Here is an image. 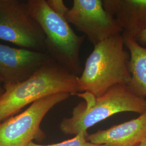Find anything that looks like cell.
I'll return each instance as SVG.
<instances>
[{"mask_svg":"<svg viewBox=\"0 0 146 146\" xmlns=\"http://www.w3.org/2000/svg\"><path fill=\"white\" fill-rule=\"evenodd\" d=\"M0 97V123L25 106L53 94L80 92L78 76L52 58L26 80L3 86Z\"/></svg>","mask_w":146,"mask_h":146,"instance_id":"obj_1","label":"cell"},{"mask_svg":"<svg viewBox=\"0 0 146 146\" xmlns=\"http://www.w3.org/2000/svg\"><path fill=\"white\" fill-rule=\"evenodd\" d=\"M76 95L83 99L73 110L72 115L65 118L60 129L66 134L78 135L100 122L122 112L141 114L146 111V100L133 94L127 85H116L100 96L84 92Z\"/></svg>","mask_w":146,"mask_h":146,"instance_id":"obj_2","label":"cell"},{"mask_svg":"<svg viewBox=\"0 0 146 146\" xmlns=\"http://www.w3.org/2000/svg\"><path fill=\"white\" fill-rule=\"evenodd\" d=\"M125 46L122 33L94 46L78 76L80 92L98 96L114 86L129 84V54Z\"/></svg>","mask_w":146,"mask_h":146,"instance_id":"obj_3","label":"cell"},{"mask_svg":"<svg viewBox=\"0 0 146 146\" xmlns=\"http://www.w3.org/2000/svg\"><path fill=\"white\" fill-rule=\"evenodd\" d=\"M26 3L45 34L46 53L69 72L80 76L84 69L80 53L85 36L77 35L64 15L54 10L46 0H28Z\"/></svg>","mask_w":146,"mask_h":146,"instance_id":"obj_4","label":"cell"},{"mask_svg":"<svg viewBox=\"0 0 146 146\" xmlns=\"http://www.w3.org/2000/svg\"><path fill=\"white\" fill-rule=\"evenodd\" d=\"M0 40L46 52L45 34L31 15L26 1L0 0Z\"/></svg>","mask_w":146,"mask_h":146,"instance_id":"obj_5","label":"cell"},{"mask_svg":"<svg viewBox=\"0 0 146 146\" xmlns=\"http://www.w3.org/2000/svg\"><path fill=\"white\" fill-rule=\"evenodd\" d=\"M66 93L53 94L31 104L19 115L0 123V146H29L34 139L43 137L40 125L47 113L67 99Z\"/></svg>","mask_w":146,"mask_h":146,"instance_id":"obj_6","label":"cell"},{"mask_svg":"<svg viewBox=\"0 0 146 146\" xmlns=\"http://www.w3.org/2000/svg\"><path fill=\"white\" fill-rule=\"evenodd\" d=\"M64 16L94 46L123 32L115 17L105 10L101 0H74Z\"/></svg>","mask_w":146,"mask_h":146,"instance_id":"obj_7","label":"cell"},{"mask_svg":"<svg viewBox=\"0 0 146 146\" xmlns=\"http://www.w3.org/2000/svg\"><path fill=\"white\" fill-rule=\"evenodd\" d=\"M50 58L46 52L16 48L0 43V76L3 86L26 80Z\"/></svg>","mask_w":146,"mask_h":146,"instance_id":"obj_8","label":"cell"},{"mask_svg":"<svg viewBox=\"0 0 146 146\" xmlns=\"http://www.w3.org/2000/svg\"><path fill=\"white\" fill-rule=\"evenodd\" d=\"M146 138V111L134 119L87 136V141L110 146H137Z\"/></svg>","mask_w":146,"mask_h":146,"instance_id":"obj_9","label":"cell"},{"mask_svg":"<svg viewBox=\"0 0 146 146\" xmlns=\"http://www.w3.org/2000/svg\"><path fill=\"white\" fill-rule=\"evenodd\" d=\"M105 10L113 16L123 32L135 39L146 29V0H104Z\"/></svg>","mask_w":146,"mask_h":146,"instance_id":"obj_10","label":"cell"},{"mask_svg":"<svg viewBox=\"0 0 146 146\" xmlns=\"http://www.w3.org/2000/svg\"><path fill=\"white\" fill-rule=\"evenodd\" d=\"M122 34L125 45L129 52L131 80L127 86L133 94L144 98L146 96V48L134 37L124 32Z\"/></svg>","mask_w":146,"mask_h":146,"instance_id":"obj_11","label":"cell"},{"mask_svg":"<svg viewBox=\"0 0 146 146\" xmlns=\"http://www.w3.org/2000/svg\"><path fill=\"white\" fill-rule=\"evenodd\" d=\"M87 136L84 133L81 132L78 135H75L73 139L60 143L49 145H41L32 142L29 144V146H83L87 142Z\"/></svg>","mask_w":146,"mask_h":146,"instance_id":"obj_12","label":"cell"},{"mask_svg":"<svg viewBox=\"0 0 146 146\" xmlns=\"http://www.w3.org/2000/svg\"><path fill=\"white\" fill-rule=\"evenodd\" d=\"M136 40L141 46L146 44V29L142 31Z\"/></svg>","mask_w":146,"mask_h":146,"instance_id":"obj_13","label":"cell"},{"mask_svg":"<svg viewBox=\"0 0 146 146\" xmlns=\"http://www.w3.org/2000/svg\"><path fill=\"white\" fill-rule=\"evenodd\" d=\"M83 146H110L107 144H98V143H94L90 142L87 141L84 143Z\"/></svg>","mask_w":146,"mask_h":146,"instance_id":"obj_14","label":"cell"},{"mask_svg":"<svg viewBox=\"0 0 146 146\" xmlns=\"http://www.w3.org/2000/svg\"><path fill=\"white\" fill-rule=\"evenodd\" d=\"M4 91H5V89H4V87H3V86H2L1 84H0V97L1 96V95L2 94H3Z\"/></svg>","mask_w":146,"mask_h":146,"instance_id":"obj_15","label":"cell"},{"mask_svg":"<svg viewBox=\"0 0 146 146\" xmlns=\"http://www.w3.org/2000/svg\"><path fill=\"white\" fill-rule=\"evenodd\" d=\"M137 146H146V138L141 143Z\"/></svg>","mask_w":146,"mask_h":146,"instance_id":"obj_16","label":"cell"},{"mask_svg":"<svg viewBox=\"0 0 146 146\" xmlns=\"http://www.w3.org/2000/svg\"><path fill=\"white\" fill-rule=\"evenodd\" d=\"M2 83L3 84V79L0 76V84H1Z\"/></svg>","mask_w":146,"mask_h":146,"instance_id":"obj_17","label":"cell"}]
</instances>
